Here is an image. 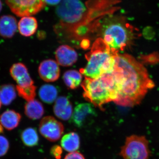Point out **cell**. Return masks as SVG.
I'll return each mask as SVG.
<instances>
[{"label": "cell", "mask_w": 159, "mask_h": 159, "mask_svg": "<svg viewBox=\"0 0 159 159\" xmlns=\"http://www.w3.org/2000/svg\"><path fill=\"white\" fill-rule=\"evenodd\" d=\"M9 148V142L3 136H0V157L5 155Z\"/></svg>", "instance_id": "cell-24"}, {"label": "cell", "mask_w": 159, "mask_h": 159, "mask_svg": "<svg viewBox=\"0 0 159 159\" xmlns=\"http://www.w3.org/2000/svg\"><path fill=\"white\" fill-rule=\"evenodd\" d=\"M3 132V126L0 124V134L2 133Z\"/></svg>", "instance_id": "cell-29"}, {"label": "cell", "mask_w": 159, "mask_h": 159, "mask_svg": "<svg viewBox=\"0 0 159 159\" xmlns=\"http://www.w3.org/2000/svg\"><path fill=\"white\" fill-rule=\"evenodd\" d=\"M57 88L51 84L43 85L39 92L40 98L47 103H52L54 102L57 98Z\"/></svg>", "instance_id": "cell-21"}, {"label": "cell", "mask_w": 159, "mask_h": 159, "mask_svg": "<svg viewBox=\"0 0 159 159\" xmlns=\"http://www.w3.org/2000/svg\"><path fill=\"white\" fill-rule=\"evenodd\" d=\"M11 77L21 87H28L34 85V81L28 72V69L22 63L14 64L10 69Z\"/></svg>", "instance_id": "cell-11"}, {"label": "cell", "mask_w": 159, "mask_h": 159, "mask_svg": "<svg viewBox=\"0 0 159 159\" xmlns=\"http://www.w3.org/2000/svg\"><path fill=\"white\" fill-rule=\"evenodd\" d=\"M55 116L61 120H68L72 116L73 107L67 97H60L55 101L54 106Z\"/></svg>", "instance_id": "cell-13"}, {"label": "cell", "mask_w": 159, "mask_h": 159, "mask_svg": "<svg viewBox=\"0 0 159 159\" xmlns=\"http://www.w3.org/2000/svg\"><path fill=\"white\" fill-rule=\"evenodd\" d=\"M64 159H85L82 154L77 152H74L68 154Z\"/></svg>", "instance_id": "cell-26"}, {"label": "cell", "mask_w": 159, "mask_h": 159, "mask_svg": "<svg viewBox=\"0 0 159 159\" xmlns=\"http://www.w3.org/2000/svg\"><path fill=\"white\" fill-rule=\"evenodd\" d=\"M93 29L100 38L117 52L130 46L139 35L138 30L122 16H108Z\"/></svg>", "instance_id": "cell-2"}, {"label": "cell", "mask_w": 159, "mask_h": 159, "mask_svg": "<svg viewBox=\"0 0 159 159\" xmlns=\"http://www.w3.org/2000/svg\"><path fill=\"white\" fill-rule=\"evenodd\" d=\"M113 73L119 89L114 102L121 106L138 105L155 86L145 66L129 54L116 55Z\"/></svg>", "instance_id": "cell-1"}, {"label": "cell", "mask_w": 159, "mask_h": 159, "mask_svg": "<svg viewBox=\"0 0 159 159\" xmlns=\"http://www.w3.org/2000/svg\"><path fill=\"white\" fill-rule=\"evenodd\" d=\"M16 91L20 97L29 102L34 100L36 96V87L33 85L28 87H21L16 85Z\"/></svg>", "instance_id": "cell-23"}, {"label": "cell", "mask_w": 159, "mask_h": 159, "mask_svg": "<svg viewBox=\"0 0 159 159\" xmlns=\"http://www.w3.org/2000/svg\"><path fill=\"white\" fill-rule=\"evenodd\" d=\"M16 87L12 84H4L0 86V100L5 106L11 104L16 98Z\"/></svg>", "instance_id": "cell-19"}, {"label": "cell", "mask_w": 159, "mask_h": 159, "mask_svg": "<svg viewBox=\"0 0 159 159\" xmlns=\"http://www.w3.org/2000/svg\"><path fill=\"white\" fill-rule=\"evenodd\" d=\"M38 71L40 78L48 82L56 81L60 75L58 63L52 59L45 60L41 63Z\"/></svg>", "instance_id": "cell-10"}, {"label": "cell", "mask_w": 159, "mask_h": 159, "mask_svg": "<svg viewBox=\"0 0 159 159\" xmlns=\"http://www.w3.org/2000/svg\"><path fill=\"white\" fill-rule=\"evenodd\" d=\"M2 2L0 0V12H1V10H2Z\"/></svg>", "instance_id": "cell-30"}, {"label": "cell", "mask_w": 159, "mask_h": 159, "mask_svg": "<svg viewBox=\"0 0 159 159\" xmlns=\"http://www.w3.org/2000/svg\"><path fill=\"white\" fill-rule=\"evenodd\" d=\"M81 86L86 100L102 111L104 104L115 102L118 98L119 89L113 72L96 79L85 77Z\"/></svg>", "instance_id": "cell-3"}, {"label": "cell", "mask_w": 159, "mask_h": 159, "mask_svg": "<svg viewBox=\"0 0 159 159\" xmlns=\"http://www.w3.org/2000/svg\"><path fill=\"white\" fill-rule=\"evenodd\" d=\"M84 11V7L80 0H62L57 9L63 24L71 28L81 20Z\"/></svg>", "instance_id": "cell-6"}, {"label": "cell", "mask_w": 159, "mask_h": 159, "mask_svg": "<svg viewBox=\"0 0 159 159\" xmlns=\"http://www.w3.org/2000/svg\"><path fill=\"white\" fill-rule=\"evenodd\" d=\"M119 52H115L102 39H97L89 52L85 55L87 64L80 72L85 77L96 79L104 74L113 72L115 58Z\"/></svg>", "instance_id": "cell-4"}, {"label": "cell", "mask_w": 159, "mask_h": 159, "mask_svg": "<svg viewBox=\"0 0 159 159\" xmlns=\"http://www.w3.org/2000/svg\"><path fill=\"white\" fill-rule=\"evenodd\" d=\"M90 46V42L89 39H83L80 43V47L84 49H87Z\"/></svg>", "instance_id": "cell-27"}, {"label": "cell", "mask_w": 159, "mask_h": 159, "mask_svg": "<svg viewBox=\"0 0 159 159\" xmlns=\"http://www.w3.org/2000/svg\"><path fill=\"white\" fill-rule=\"evenodd\" d=\"M11 12L18 17L32 16L44 8V0H5Z\"/></svg>", "instance_id": "cell-7"}, {"label": "cell", "mask_w": 159, "mask_h": 159, "mask_svg": "<svg viewBox=\"0 0 159 159\" xmlns=\"http://www.w3.org/2000/svg\"><path fill=\"white\" fill-rule=\"evenodd\" d=\"M18 29L16 19L9 15H3L0 18V35L10 39L14 36Z\"/></svg>", "instance_id": "cell-14"}, {"label": "cell", "mask_w": 159, "mask_h": 159, "mask_svg": "<svg viewBox=\"0 0 159 159\" xmlns=\"http://www.w3.org/2000/svg\"><path fill=\"white\" fill-rule=\"evenodd\" d=\"M25 112L27 117L33 120L40 119L44 113V109L41 102L36 99L26 103Z\"/></svg>", "instance_id": "cell-17"}, {"label": "cell", "mask_w": 159, "mask_h": 159, "mask_svg": "<svg viewBox=\"0 0 159 159\" xmlns=\"http://www.w3.org/2000/svg\"><path fill=\"white\" fill-rule=\"evenodd\" d=\"M120 155L123 159H149L150 151L148 140L144 136H129L121 147Z\"/></svg>", "instance_id": "cell-5"}, {"label": "cell", "mask_w": 159, "mask_h": 159, "mask_svg": "<svg viewBox=\"0 0 159 159\" xmlns=\"http://www.w3.org/2000/svg\"><path fill=\"white\" fill-rule=\"evenodd\" d=\"M45 3L49 5H55L60 2L61 0H44Z\"/></svg>", "instance_id": "cell-28"}, {"label": "cell", "mask_w": 159, "mask_h": 159, "mask_svg": "<svg viewBox=\"0 0 159 159\" xmlns=\"http://www.w3.org/2000/svg\"><path fill=\"white\" fill-rule=\"evenodd\" d=\"M64 127L61 122L52 116L44 117L39 125V130L44 138L52 142H56L63 134Z\"/></svg>", "instance_id": "cell-8"}, {"label": "cell", "mask_w": 159, "mask_h": 159, "mask_svg": "<svg viewBox=\"0 0 159 159\" xmlns=\"http://www.w3.org/2000/svg\"><path fill=\"white\" fill-rule=\"evenodd\" d=\"M1 104H2V102H1V100H0V108L1 107Z\"/></svg>", "instance_id": "cell-31"}, {"label": "cell", "mask_w": 159, "mask_h": 159, "mask_svg": "<svg viewBox=\"0 0 159 159\" xmlns=\"http://www.w3.org/2000/svg\"><path fill=\"white\" fill-rule=\"evenodd\" d=\"M38 28L37 20L32 16H24L18 23L20 34L25 37H30L36 32Z\"/></svg>", "instance_id": "cell-15"}, {"label": "cell", "mask_w": 159, "mask_h": 159, "mask_svg": "<svg viewBox=\"0 0 159 159\" xmlns=\"http://www.w3.org/2000/svg\"><path fill=\"white\" fill-rule=\"evenodd\" d=\"M55 58L58 64L62 66H70L77 61L78 55L74 48L68 45H61L55 51Z\"/></svg>", "instance_id": "cell-12"}, {"label": "cell", "mask_w": 159, "mask_h": 159, "mask_svg": "<svg viewBox=\"0 0 159 159\" xmlns=\"http://www.w3.org/2000/svg\"><path fill=\"white\" fill-rule=\"evenodd\" d=\"M96 111L92 104L83 103L78 104L72 114L71 122L77 127L80 128L85 125L89 119L96 116Z\"/></svg>", "instance_id": "cell-9"}, {"label": "cell", "mask_w": 159, "mask_h": 159, "mask_svg": "<svg viewBox=\"0 0 159 159\" xmlns=\"http://www.w3.org/2000/svg\"><path fill=\"white\" fill-rule=\"evenodd\" d=\"M21 139L24 144L29 147L37 145L39 141L37 131L33 128H28L23 131Z\"/></svg>", "instance_id": "cell-22"}, {"label": "cell", "mask_w": 159, "mask_h": 159, "mask_svg": "<svg viewBox=\"0 0 159 159\" xmlns=\"http://www.w3.org/2000/svg\"><path fill=\"white\" fill-rule=\"evenodd\" d=\"M51 154L56 159H60L62 155V148L58 145H55L50 150Z\"/></svg>", "instance_id": "cell-25"}, {"label": "cell", "mask_w": 159, "mask_h": 159, "mask_svg": "<svg viewBox=\"0 0 159 159\" xmlns=\"http://www.w3.org/2000/svg\"><path fill=\"white\" fill-rule=\"evenodd\" d=\"M61 145L64 150L69 152H74L79 149L80 140L78 134L70 132L66 134L61 141Z\"/></svg>", "instance_id": "cell-18"}, {"label": "cell", "mask_w": 159, "mask_h": 159, "mask_svg": "<svg viewBox=\"0 0 159 159\" xmlns=\"http://www.w3.org/2000/svg\"><path fill=\"white\" fill-rule=\"evenodd\" d=\"M21 115L12 110L6 111L0 116V124L9 130L16 128L20 121Z\"/></svg>", "instance_id": "cell-16"}, {"label": "cell", "mask_w": 159, "mask_h": 159, "mask_svg": "<svg viewBox=\"0 0 159 159\" xmlns=\"http://www.w3.org/2000/svg\"><path fill=\"white\" fill-rule=\"evenodd\" d=\"M63 79L68 88L74 89H77L81 84L82 74L76 70H70L64 73Z\"/></svg>", "instance_id": "cell-20"}]
</instances>
